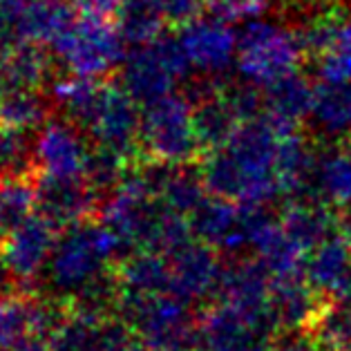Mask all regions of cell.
<instances>
[{
  "label": "cell",
  "mask_w": 351,
  "mask_h": 351,
  "mask_svg": "<svg viewBox=\"0 0 351 351\" xmlns=\"http://www.w3.org/2000/svg\"><path fill=\"white\" fill-rule=\"evenodd\" d=\"M119 293L155 295L170 293V262L168 255L152 251H134L117 262Z\"/></svg>",
  "instance_id": "7402d4cb"
},
{
  "label": "cell",
  "mask_w": 351,
  "mask_h": 351,
  "mask_svg": "<svg viewBox=\"0 0 351 351\" xmlns=\"http://www.w3.org/2000/svg\"><path fill=\"white\" fill-rule=\"evenodd\" d=\"M49 49L67 74L85 79H104L121 67L128 54L114 19L83 12H79Z\"/></svg>",
  "instance_id": "8992f818"
},
{
  "label": "cell",
  "mask_w": 351,
  "mask_h": 351,
  "mask_svg": "<svg viewBox=\"0 0 351 351\" xmlns=\"http://www.w3.org/2000/svg\"><path fill=\"white\" fill-rule=\"evenodd\" d=\"M114 313L148 349L170 351L199 347V309L173 293H119Z\"/></svg>",
  "instance_id": "277c9868"
},
{
  "label": "cell",
  "mask_w": 351,
  "mask_h": 351,
  "mask_svg": "<svg viewBox=\"0 0 351 351\" xmlns=\"http://www.w3.org/2000/svg\"><path fill=\"white\" fill-rule=\"evenodd\" d=\"M278 333L251 322L219 300L199 309L202 351H273Z\"/></svg>",
  "instance_id": "7c38bea8"
},
{
  "label": "cell",
  "mask_w": 351,
  "mask_h": 351,
  "mask_svg": "<svg viewBox=\"0 0 351 351\" xmlns=\"http://www.w3.org/2000/svg\"><path fill=\"white\" fill-rule=\"evenodd\" d=\"M36 175V132L25 130V128L0 125V182L34 179Z\"/></svg>",
  "instance_id": "d4e9b609"
},
{
  "label": "cell",
  "mask_w": 351,
  "mask_h": 351,
  "mask_svg": "<svg viewBox=\"0 0 351 351\" xmlns=\"http://www.w3.org/2000/svg\"><path fill=\"white\" fill-rule=\"evenodd\" d=\"M306 195L333 210L351 202V148L347 141H315Z\"/></svg>",
  "instance_id": "e0dca14e"
},
{
  "label": "cell",
  "mask_w": 351,
  "mask_h": 351,
  "mask_svg": "<svg viewBox=\"0 0 351 351\" xmlns=\"http://www.w3.org/2000/svg\"><path fill=\"white\" fill-rule=\"evenodd\" d=\"M125 255L119 237L104 221H79L58 233L56 246L45 271L43 285L54 300L70 304L85 289L114 276L117 262Z\"/></svg>",
  "instance_id": "7a4b0ae2"
},
{
  "label": "cell",
  "mask_w": 351,
  "mask_h": 351,
  "mask_svg": "<svg viewBox=\"0 0 351 351\" xmlns=\"http://www.w3.org/2000/svg\"><path fill=\"white\" fill-rule=\"evenodd\" d=\"M0 351H54V349H52V345H49L47 338L36 336V333H29V336L12 342V345L3 347Z\"/></svg>",
  "instance_id": "e575fe53"
},
{
  "label": "cell",
  "mask_w": 351,
  "mask_h": 351,
  "mask_svg": "<svg viewBox=\"0 0 351 351\" xmlns=\"http://www.w3.org/2000/svg\"><path fill=\"white\" fill-rule=\"evenodd\" d=\"M338 302H340L342 306H345V311L351 315V282H349V287H347L345 293H342V295L338 298Z\"/></svg>",
  "instance_id": "8d00e7d4"
},
{
  "label": "cell",
  "mask_w": 351,
  "mask_h": 351,
  "mask_svg": "<svg viewBox=\"0 0 351 351\" xmlns=\"http://www.w3.org/2000/svg\"><path fill=\"white\" fill-rule=\"evenodd\" d=\"M58 233L61 230L52 221L34 213L0 242L12 269L25 287L34 285L43 276V271H45L49 262V255H52L56 246Z\"/></svg>",
  "instance_id": "2e32d148"
},
{
  "label": "cell",
  "mask_w": 351,
  "mask_h": 351,
  "mask_svg": "<svg viewBox=\"0 0 351 351\" xmlns=\"http://www.w3.org/2000/svg\"><path fill=\"white\" fill-rule=\"evenodd\" d=\"M170 262V293L195 309H204L217 298L226 262L215 246L202 239H191L175 253L168 255Z\"/></svg>",
  "instance_id": "9c48e42d"
},
{
  "label": "cell",
  "mask_w": 351,
  "mask_h": 351,
  "mask_svg": "<svg viewBox=\"0 0 351 351\" xmlns=\"http://www.w3.org/2000/svg\"><path fill=\"white\" fill-rule=\"evenodd\" d=\"M179 45L197 76H221L235 63L239 34L217 16H199L179 27Z\"/></svg>",
  "instance_id": "8fae6325"
},
{
  "label": "cell",
  "mask_w": 351,
  "mask_h": 351,
  "mask_svg": "<svg viewBox=\"0 0 351 351\" xmlns=\"http://www.w3.org/2000/svg\"><path fill=\"white\" fill-rule=\"evenodd\" d=\"M139 148L145 161L166 166H195L204 145L195 125V108L186 92H170L141 108Z\"/></svg>",
  "instance_id": "3957f363"
},
{
  "label": "cell",
  "mask_w": 351,
  "mask_h": 351,
  "mask_svg": "<svg viewBox=\"0 0 351 351\" xmlns=\"http://www.w3.org/2000/svg\"><path fill=\"white\" fill-rule=\"evenodd\" d=\"M34 213H36L34 179L0 182V242Z\"/></svg>",
  "instance_id": "83f0119b"
},
{
  "label": "cell",
  "mask_w": 351,
  "mask_h": 351,
  "mask_svg": "<svg viewBox=\"0 0 351 351\" xmlns=\"http://www.w3.org/2000/svg\"><path fill=\"white\" fill-rule=\"evenodd\" d=\"M23 289L25 285L21 282V278L16 276V271L12 269L10 260H7L3 246H0V302L16 298V295H23Z\"/></svg>",
  "instance_id": "d6a6232c"
},
{
  "label": "cell",
  "mask_w": 351,
  "mask_h": 351,
  "mask_svg": "<svg viewBox=\"0 0 351 351\" xmlns=\"http://www.w3.org/2000/svg\"><path fill=\"white\" fill-rule=\"evenodd\" d=\"M141 106L128 94L121 83H104L97 108L90 117L83 134L92 145L110 148L128 159L141 157Z\"/></svg>",
  "instance_id": "ba28073f"
},
{
  "label": "cell",
  "mask_w": 351,
  "mask_h": 351,
  "mask_svg": "<svg viewBox=\"0 0 351 351\" xmlns=\"http://www.w3.org/2000/svg\"><path fill=\"white\" fill-rule=\"evenodd\" d=\"M92 143L67 119H49L36 130L38 173L56 177H83Z\"/></svg>",
  "instance_id": "9a60e30c"
},
{
  "label": "cell",
  "mask_w": 351,
  "mask_h": 351,
  "mask_svg": "<svg viewBox=\"0 0 351 351\" xmlns=\"http://www.w3.org/2000/svg\"><path fill=\"white\" fill-rule=\"evenodd\" d=\"M191 74L193 70L179 38L164 34L155 43L130 47L119 67V83L143 108L170 92H177V85L191 79Z\"/></svg>",
  "instance_id": "52a82bcc"
},
{
  "label": "cell",
  "mask_w": 351,
  "mask_h": 351,
  "mask_svg": "<svg viewBox=\"0 0 351 351\" xmlns=\"http://www.w3.org/2000/svg\"><path fill=\"white\" fill-rule=\"evenodd\" d=\"M273 351H333L320 340L311 338L309 333L295 331V333H280Z\"/></svg>",
  "instance_id": "1f68e13d"
},
{
  "label": "cell",
  "mask_w": 351,
  "mask_h": 351,
  "mask_svg": "<svg viewBox=\"0 0 351 351\" xmlns=\"http://www.w3.org/2000/svg\"><path fill=\"white\" fill-rule=\"evenodd\" d=\"M347 141V145H349V148H351V136H349V139H345Z\"/></svg>",
  "instance_id": "74e56055"
},
{
  "label": "cell",
  "mask_w": 351,
  "mask_h": 351,
  "mask_svg": "<svg viewBox=\"0 0 351 351\" xmlns=\"http://www.w3.org/2000/svg\"><path fill=\"white\" fill-rule=\"evenodd\" d=\"M304 278L322 302H333L351 282V244L333 233L306 255Z\"/></svg>",
  "instance_id": "ac0fdd59"
},
{
  "label": "cell",
  "mask_w": 351,
  "mask_h": 351,
  "mask_svg": "<svg viewBox=\"0 0 351 351\" xmlns=\"http://www.w3.org/2000/svg\"><path fill=\"white\" fill-rule=\"evenodd\" d=\"M0 14L21 43L52 45L79 16L72 0H0Z\"/></svg>",
  "instance_id": "5bb4252c"
},
{
  "label": "cell",
  "mask_w": 351,
  "mask_h": 351,
  "mask_svg": "<svg viewBox=\"0 0 351 351\" xmlns=\"http://www.w3.org/2000/svg\"><path fill=\"white\" fill-rule=\"evenodd\" d=\"M315 83L302 70L293 72L276 83L262 88L264 112L280 119L285 123L302 125L311 114Z\"/></svg>",
  "instance_id": "603a6c76"
},
{
  "label": "cell",
  "mask_w": 351,
  "mask_h": 351,
  "mask_svg": "<svg viewBox=\"0 0 351 351\" xmlns=\"http://www.w3.org/2000/svg\"><path fill=\"white\" fill-rule=\"evenodd\" d=\"M54 112L49 94L38 88H10L0 99V125L38 130Z\"/></svg>",
  "instance_id": "cb8c5ba5"
},
{
  "label": "cell",
  "mask_w": 351,
  "mask_h": 351,
  "mask_svg": "<svg viewBox=\"0 0 351 351\" xmlns=\"http://www.w3.org/2000/svg\"><path fill=\"white\" fill-rule=\"evenodd\" d=\"M278 215L287 235L295 239L306 253L338 233V213L309 195L282 202Z\"/></svg>",
  "instance_id": "d6986e66"
},
{
  "label": "cell",
  "mask_w": 351,
  "mask_h": 351,
  "mask_svg": "<svg viewBox=\"0 0 351 351\" xmlns=\"http://www.w3.org/2000/svg\"><path fill=\"white\" fill-rule=\"evenodd\" d=\"M34 191H36V213L52 221L58 230L92 219L101 206L99 195L92 191L85 177L38 173L34 177Z\"/></svg>",
  "instance_id": "4fadbf2b"
},
{
  "label": "cell",
  "mask_w": 351,
  "mask_h": 351,
  "mask_svg": "<svg viewBox=\"0 0 351 351\" xmlns=\"http://www.w3.org/2000/svg\"><path fill=\"white\" fill-rule=\"evenodd\" d=\"M54 351H130L132 329L117 313H90L67 306V313L47 338Z\"/></svg>",
  "instance_id": "30bf717a"
},
{
  "label": "cell",
  "mask_w": 351,
  "mask_h": 351,
  "mask_svg": "<svg viewBox=\"0 0 351 351\" xmlns=\"http://www.w3.org/2000/svg\"><path fill=\"white\" fill-rule=\"evenodd\" d=\"M114 23L125 45L141 47L148 43H155L159 36H164L166 19L155 5V0H125L121 10L117 12Z\"/></svg>",
  "instance_id": "4316f807"
},
{
  "label": "cell",
  "mask_w": 351,
  "mask_h": 351,
  "mask_svg": "<svg viewBox=\"0 0 351 351\" xmlns=\"http://www.w3.org/2000/svg\"><path fill=\"white\" fill-rule=\"evenodd\" d=\"M336 213H338V233L351 244V202Z\"/></svg>",
  "instance_id": "d590c367"
},
{
  "label": "cell",
  "mask_w": 351,
  "mask_h": 351,
  "mask_svg": "<svg viewBox=\"0 0 351 351\" xmlns=\"http://www.w3.org/2000/svg\"><path fill=\"white\" fill-rule=\"evenodd\" d=\"M36 295H16L0 302V349L36 333Z\"/></svg>",
  "instance_id": "f1b7e54d"
},
{
  "label": "cell",
  "mask_w": 351,
  "mask_h": 351,
  "mask_svg": "<svg viewBox=\"0 0 351 351\" xmlns=\"http://www.w3.org/2000/svg\"><path fill=\"white\" fill-rule=\"evenodd\" d=\"M74 7L83 14H97V16H108L114 19L117 12L121 10L125 0H72Z\"/></svg>",
  "instance_id": "836d02e7"
},
{
  "label": "cell",
  "mask_w": 351,
  "mask_h": 351,
  "mask_svg": "<svg viewBox=\"0 0 351 351\" xmlns=\"http://www.w3.org/2000/svg\"><path fill=\"white\" fill-rule=\"evenodd\" d=\"M54 54L40 43H19L5 63V74L10 88H38L47 83L52 74Z\"/></svg>",
  "instance_id": "484cf974"
},
{
  "label": "cell",
  "mask_w": 351,
  "mask_h": 351,
  "mask_svg": "<svg viewBox=\"0 0 351 351\" xmlns=\"http://www.w3.org/2000/svg\"><path fill=\"white\" fill-rule=\"evenodd\" d=\"M306 49L298 29L271 21H248L237 40V72L242 81L267 88L285 76L302 70Z\"/></svg>",
  "instance_id": "5b68a950"
},
{
  "label": "cell",
  "mask_w": 351,
  "mask_h": 351,
  "mask_svg": "<svg viewBox=\"0 0 351 351\" xmlns=\"http://www.w3.org/2000/svg\"><path fill=\"white\" fill-rule=\"evenodd\" d=\"M313 148L315 141L302 125L262 110L208 150L199 170L208 193L242 206H271L306 195Z\"/></svg>",
  "instance_id": "6da1fadb"
},
{
  "label": "cell",
  "mask_w": 351,
  "mask_h": 351,
  "mask_svg": "<svg viewBox=\"0 0 351 351\" xmlns=\"http://www.w3.org/2000/svg\"><path fill=\"white\" fill-rule=\"evenodd\" d=\"M322 304L304 276L273 280L271 313L280 333H306Z\"/></svg>",
  "instance_id": "ffe728a7"
},
{
  "label": "cell",
  "mask_w": 351,
  "mask_h": 351,
  "mask_svg": "<svg viewBox=\"0 0 351 351\" xmlns=\"http://www.w3.org/2000/svg\"><path fill=\"white\" fill-rule=\"evenodd\" d=\"M155 5L173 27H184L186 23L199 19L204 10H208V0H155Z\"/></svg>",
  "instance_id": "4dcf8cb0"
},
{
  "label": "cell",
  "mask_w": 351,
  "mask_h": 351,
  "mask_svg": "<svg viewBox=\"0 0 351 351\" xmlns=\"http://www.w3.org/2000/svg\"><path fill=\"white\" fill-rule=\"evenodd\" d=\"M271 0H208V12L226 23L255 21L267 12Z\"/></svg>",
  "instance_id": "f546056e"
},
{
  "label": "cell",
  "mask_w": 351,
  "mask_h": 351,
  "mask_svg": "<svg viewBox=\"0 0 351 351\" xmlns=\"http://www.w3.org/2000/svg\"><path fill=\"white\" fill-rule=\"evenodd\" d=\"M309 121L322 141H345L351 136V83L315 81Z\"/></svg>",
  "instance_id": "44dd1931"
}]
</instances>
